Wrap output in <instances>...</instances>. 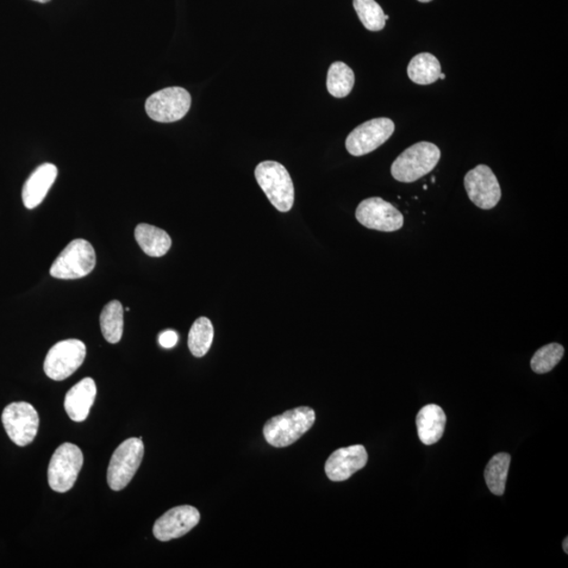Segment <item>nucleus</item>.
<instances>
[{"label":"nucleus","mask_w":568,"mask_h":568,"mask_svg":"<svg viewBox=\"0 0 568 568\" xmlns=\"http://www.w3.org/2000/svg\"><path fill=\"white\" fill-rule=\"evenodd\" d=\"M315 420V411L309 407L286 410L266 421L264 428L265 438L272 446H289L308 433Z\"/></svg>","instance_id":"obj_1"},{"label":"nucleus","mask_w":568,"mask_h":568,"mask_svg":"<svg viewBox=\"0 0 568 568\" xmlns=\"http://www.w3.org/2000/svg\"><path fill=\"white\" fill-rule=\"evenodd\" d=\"M440 158V149L434 143L418 142L398 156L391 168L392 177L404 184L415 183L432 172Z\"/></svg>","instance_id":"obj_2"},{"label":"nucleus","mask_w":568,"mask_h":568,"mask_svg":"<svg viewBox=\"0 0 568 568\" xmlns=\"http://www.w3.org/2000/svg\"><path fill=\"white\" fill-rule=\"evenodd\" d=\"M255 177L268 201L279 212H289L295 201L294 185L286 168L276 161L261 162Z\"/></svg>","instance_id":"obj_3"},{"label":"nucleus","mask_w":568,"mask_h":568,"mask_svg":"<svg viewBox=\"0 0 568 568\" xmlns=\"http://www.w3.org/2000/svg\"><path fill=\"white\" fill-rule=\"evenodd\" d=\"M96 266V254L89 241L75 239L55 259L50 274L58 279H79L87 276Z\"/></svg>","instance_id":"obj_4"},{"label":"nucleus","mask_w":568,"mask_h":568,"mask_svg":"<svg viewBox=\"0 0 568 568\" xmlns=\"http://www.w3.org/2000/svg\"><path fill=\"white\" fill-rule=\"evenodd\" d=\"M84 464V455L81 449L72 443H64L52 455L48 468L50 488L54 491H70Z\"/></svg>","instance_id":"obj_5"},{"label":"nucleus","mask_w":568,"mask_h":568,"mask_svg":"<svg viewBox=\"0 0 568 568\" xmlns=\"http://www.w3.org/2000/svg\"><path fill=\"white\" fill-rule=\"evenodd\" d=\"M145 454L141 438H130L122 443L112 455L108 467V484L115 491L126 489L139 470Z\"/></svg>","instance_id":"obj_6"},{"label":"nucleus","mask_w":568,"mask_h":568,"mask_svg":"<svg viewBox=\"0 0 568 568\" xmlns=\"http://www.w3.org/2000/svg\"><path fill=\"white\" fill-rule=\"evenodd\" d=\"M192 104L190 93L184 87H166L149 96L146 102V112L151 120L162 122H175L187 114Z\"/></svg>","instance_id":"obj_7"},{"label":"nucleus","mask_w":568,"mask_h":568,"mask_svg":"<svg viewBox=\"0 0 568 568\" xmlns=\"http://www.w3.org/2000/svg\"><path fill=\"white\" fill-rule=\"evenodd\" d=\"M86 347L83 341L68 339L56 343L47 354L43 370L50 379L61 382L83 365Z\"/></svg>","instance_id":"obj_8"},{"label":"nucleus","mask_w":568,"mask_h":568,"mask_svg":"<svg viewBox=\"0 0 568 568\" xmlns=\"http://www.w3.org/2000/svg\"><path fill=\"white\" fill-rule=\"evenodd\" d=\"M2 419L9 438L18 446H29L39 433V413L28 402L9 404L3 411Z\"/></svg>","instance_id":"obj_9"},{"label":"nucleus","mask_w":568,"mask_h":568,"mask_svg":"<svg viewBox=\"0 0 568 568\" xmlns=\"http://www.w3.org/2000/svg\"><path fill=\"white\" fill-rule=\"evenodd\" d=\"M394 131L395 123L390 118H374L362 123L347 136V152L357 158L371 153L388 141Z\"/></svg>","instance_id":"obj_10"},{"label":"nucleus","mask_w":568,"mask_h":568,"mask_svg":"<svg viewBox=\"0 0 568 568\" xmlns=\"http://www.w3.org/2000/svg\"><path fill=\"white\" fill-rule=\"evenodd\" d=\"M356 218L362 226L380 232H396L404 223L401 212L380 197L367 198L361 202L356 210Z\"/></svg>","instance_id":"obj_11"},{"label":"nucleus","mask_w":568,"mask_h":568,"mask_svg":"<svg viewBox=\"0 0 568 568\" xmlns=\"http://www.w3.org/2000/svg\"><path fill=\"white\" fill-rule=\"evenodd\" d=\"M468 198L482 210H491L500 202L501 187L491 168L479 165L468 172L464 178Z\"/></svg>","instance_id":"obj_12"},{"label":"nucleus","mask_w":568,"mask_h":568,"mask_svg":"<svg viewBox=\"0 0 568 568\" xmlns=\"http://www.w3.org/2000/svg\"><path fill=\"white\" fill-rule=\"evenodd\" d=\"M201 521V514L191 505H181L167 510L155 522L153 534L162 542L180 538L190 533Z\"/></svg>","instance_id":"obj_13"},{"label":"nucleus","mask_w":568,"mask_h":568,"mask_svg":"<svg viewBox=\"0 0 568 568\" xmlns=\"http://www.w3.org/2000/svg\"><path fill=\"white\" fill-rule=\"evenodd\" d=\"M368 460L364 446H351L337 449L329 455L326 464V473L330 482H341L362 470Z\"/></svg>","instance_id":"obj_14"},{"label":"nucleus","mask_w":568,"mask_h":568,"mask_svg":"<svg viewBox=\"0 0 568 568\" xmlns=\"http://www.w3.org/2000/svg\"><path fill=\"white\" fill-rule=\"evenodd\" d=\"M58 167L52 164H43L37 167L23 185L24 207L29 210L39 207L58 178Z\"/></svg>","instance_id":"obj_15"},{"label":"nucleus","mask_w":568,"mask_h":568,"mask_svg":"<svg viewBox=\"0 0 568 568\" xmlns=\"http://www.w3.org/2000/svg\"><path fill=\"white\" fill-rule=\"evenodd\" d=\"M97 395L96 383L90 377L81 380L67 392L65 410L68 417L75 422H83L90 414V410Z\"/></svg>","instance_id":"obj_16"},{"label":"nucleus","mask_w":568,"mask_h":568,"mask_svg":"<svg viewBox=\"0 0 568 568\" xmlns=\"http://www.w3.org/2000/svg\"><path fill=\"white\" fill-rule=\"evenodd\" d=\"M418 436L423 445L433 446L445 433L446 415L437 404H428L416 418Z\"/></svg>","instance_id":"obj_17"},{"label":"nucleus","mask_w":568,"mask_h":568,"mask_svg":"<svg viewBox=\"0 0 568 568\" xmlns=\"http://www.w3.org/2000/svg\"><path fill=\"white\" fill-rule=\"evenodd\" d=\"M135 239L149 257H162L172 246L171 237L166 230L147 223L136 227Z\"/></svg>","instance_id":"obj_18"},{"label":"nucleus","mask_w":568,"mask_h":568,"mask_svg":"<svg viewBox=\"0 0 568 568\" xmlns=\"http://www.w3.org/2000/svg\"><path fill=\"white\" fill-rule=\"evenodd\" d=\"M440 74V62L430 53L416 55L408 67L409 77L417 85H432L439 79Z\"/></svg>","instance_id":"obj_19"},{"label":"nucleus","mask_w":568,"mask_h":568,"mask_svg":"<svg viewBox=\"0 0 568 568\" xmlns=\"http://www.w3.org/2000/svg\"><path fill=\"white\" fill-rule=\"evenodd\" d=\"M510 464V455L499 453L486 465L484 477L486 485L492 494L502 496L507 486L508 473Z\"/></svg>","instance_id":"obj_20"},{"label":"nucleus","mask_w":568,"mask_h":568,"mask_svg":"<svg viewBox=\"0 0 568 568\" xmlns=\"http://www.w3.org/2000/svg\"><path fill=\"white\" fill-rule=\"evenodd\" d=\"M355 85V74L345 62L336 61L328 72L327 86L330 95L336 98L347 97Z\"/></svg>","instance_id":"obj_21"},{"label":"nucleus","mask_w":568,"mask_h":568,"mask_svg":"<svg viewBox=\"0 0 568 568\" xmlns=\"http://www.w3.org/2000/svg\"><path fill=\"white\" fill-rule=\"evenodd\" d=\"M101 328L104 339L112 345L121 341L123 334V309L118 301L110 302L101 314Z\"/></svg>","instance_id":"obj_22"},{"label":"nucleus","mask_w":568,"mask_h":568,"mask_svg":"<svg viewBox=\"0 0 568 568\" xmlns=\"http://www.w3.org/2000/svg\"><path fill=\"white\" fill-rule=\"evenodd\" d=\"M214 339L213 324L208 318L201 317L193 324L189 333V348L195 357H203L209 352Z\"/></svg>","instance_id":"obj_23"},{"label":"nucleus","mask_w":568,"mask_h":568,"mask_svg":"<svg viewBox=\"0 0 568 568\" xmlns=\"http://www.w3.org/2000/svg\"><path fill=\"white\" fill-rule=\"evenodd\" d=\"M354 9L365 29L378 32L385 27V14L374 0H353Z\"/></svg>","instance_id":"obj_24"},{"label":"nucleus","mask_w":568,"mask_h":568,"mask_svg":"<svg viewBox=\"0 0 568 568\" xmlns=\"http://www.w3.org/2000/svg\"><path fill=\"white\" fill-rule=\"evenodd\" d=\"M564 347L559 343H549L542 347L534 355L530 366L536 374H546L554 370L555 365L563 358Z\"/></svg>","instance_id":"obj_25"},{"label":"nucleus","mask_w":568,"mask_h":568,"mask_svg":"<svg viewBox=\"0 0 568 568\" xmlns=\"http://www.w3.org/2000/svg\"><path fill=\"white\" fill-rule=\"evenodd\" d=\"M158 340L162 347L172 348L176 346L178 335L176 332H174V330L168 329L160 334Z\"/></svg>","instance_id":"obj_26"},{"label":"nucleus","mask_w":568,"mask_h":568,"mask_svg":"<svg viewBox=\"0 0 568 568\" xmlns=\"http://www.w3.org/2000/svg\"><path fill=\"white\" fill-rule=\"evenodd\" d=\"M563 549H564V552L567 554L568 553V538H565L563 542Z\"/></svg>","instance_id":"obj_27"},{"label":"nucleus","mask_w":568,"mask_h":568,"mask_svg":"<svg viewBox=\"0 0 568 568\" xmlns=\"http://www.w3.org/2000/svg\"><path fill=\"white\" fill-rule=\"evenodd\" d=\"M34 2L41 3V4H47L49 2H51V0H34Z\"/></svg>","instance_id":"obj_28"},{"label":"nucleus","mask_w":568,"mask_h":568,"mask_svg":"<svg viewBox=\"0 0 568 568\" xmlns=\"http://www.w3.org/2000/svg\"><path fill=\"white\" fill-rule=\"evenodd\" d=\"M418 2H420V3H430V2H432V0H418Z\"/></svg>","instance_id":"obj_29"},{"label":"nucleus","mask_w":568,"mask_h":568,"mask_svg":"<svg viewBox=\"0 0 568 568\" xmlns=\"http://www.w3.org/2000/svg\"><path fill=\"white\" fill-rule=\"evenodd\" d=\"M439 78H440V79H445V78H446V75H445V74H443V73H441V74H440Z\"/></svg>","instance_id":"obj_30"},{"label":"nucleus","mask_w":568,"mask_h":568,"mask_svg":"<svg viewBox=\"0 0 568 568\" xmlns=\"http://www.w3.org/2000/svg\"><path fill=\"white\" fill-rule=\"evenodd\" d=\"M390 16L389 15H385V21H389Z\"/></svg>","instance_id":"obj_31"}]
</instances>
